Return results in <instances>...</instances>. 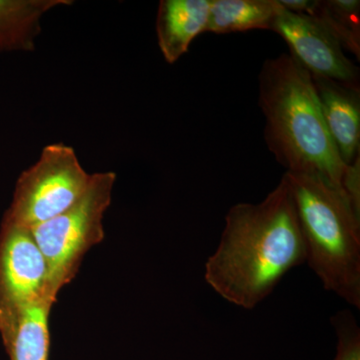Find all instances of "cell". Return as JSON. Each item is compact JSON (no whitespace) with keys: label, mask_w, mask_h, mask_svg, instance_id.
<instances>
[{"label":"cell","mask_w":360,"mask_h":360,"mask_svg":"<svg viewBox=\"0 0 360 360\" xmlns=\"http://www.w3.org/2000/svg\"><path fill=\"white\" fill-rule=\"evenodd\" d=\"M305 262L302 227L283 176L260 202L231 206L219 245L206 262L205 278L226 302L253 309L288 271Z\"/></svg>","instance_id":"1"},{"label":"cell","mask_w":360,"mask_h":360,"mask_svg":"<svg viewBox=\"0 0 360 360\" xmlns=\"http://www.w3.org/2000/svg\"><path fill=\"white\" fill-rule=\"evenodd\" d=\"M258 103L265 141L286 172L315 175L343 191L347 165L326 127L311 75L290 53L264 61Z\"/></svg>","instance_id":"2"},{"label":"cell","mask_w":360,"mask_h":360,"mask_svg":"<svg viewBox=\"0 0 360 360\" xmlns=\"http://www.w3.org/2000/svg\"><path fill=\"white\" fill-rule=\"evenodd\" d=\"M304 238L307 264L326 290L360 309V210L315 175L285 172Z\"/></svg>","instance_id":"3"},{"label":"cell","mask_w":360,"mask_h":360,"mask_svg":"<svg viewBox=\"0 0 360 360\" xmlns=\"http://www.w3.org/2000/svg\"><path fill=\"white\" fill-rule=\"evenodd\" d=\"M115 181L112 172L91 174L89 188L75 205L30 229L46 262L45 296L51 302L77 276L85 253L103 240L104 213L110 207Z\"/></svg>","instance_id":"4"},{"label":"cell","mask_w":360,"mask_h":360,"mask_svg":"<svg viewBox=\"0 0 360 360\" xmlns=\"http://www.w3.org/2000/svg\"><path fill=\"white\" fill-rule=\"evenodd\" d=\"M90 179L71 146H45L39 160L18 177L1 224L32 229L58 217L84 195Z\"/></svg>","instance_id":"5"},{"label":"cell","mask_w":360,"mask_h":360,"mask_svg":"<svg viewBox=\"0 0 360 360\" xmlns=\"http://www.w3.org/2000/svg\"><path fill=\"white\" fill-rule=\"evenodd\" d=\"M271 30L283 37L291 56L311 77L328 78L360 89L359 68L345 56L338 40L319 21L283 7Z\"/></svg>","instance_id":"6"},{"label":"cell","mask_w":360,"mask_h":360,"mask_svg":"<svg viewBox=\"0 0 360 360\" xmlns=\"http://www.w3.org/2000/svg\"><path fill=\"white\" fill-rule=\"evenodd\" d=\"M46 281V262L32 231L1 224L0 314L47 300Z\"/></svg>","instance_id":"7"},{"label":"cell","mask_w":360,"mask_h":360,"mask_svg":"<svg viewBox=\"0 0 360 360\" xmlns=\"http://www.w3.org/2000/svg\"><path fill=\"white\" fill-rule=\"evenodd\" d=\"M311 77L329 134L341 160L350 165L360 156V89Z\"/></svg>","instance_id":"8"},{"label":"cell","mask_w":360,"mask_h":360,"mask_svg":"<svg viewBox=\"0 0 360 360\" xmlns=\"http://www.w3.org/2000/svg\"><path fill=\"white\" fill-rule=\"evenodd\" d=\"M212 0H162L156 16L158 46L169 65L188 51L194 39L206 32Z\"/></svg>","instance_id":"9"},{"label":"cell","mask_w":360,"mask_h":360,"mask_svg":"<svg viewBox=\"0 0 360 360\" xmlns=\"http://www.w3.org/2000/svg\"><path fill=\"white\" fill-rule=\"evenodd\" d=\"M51 302L41 300L0 314V335L11 360H49Z\"/></svg>","instance_id":"10"},{"label":"cell","mask_w":360,"mask_h":360,"mask_svg":"<svg viewBox=\"0 0 360 360\" xmlns=\"http://www.w3.org/2000/svg\"><path fill=\"white\" fill-rule=\"evenodd\" d=\"M71 0H0V52L35 51L41 18Z\"/></svg>","instance_id":"11"},{"label":"cell","mask_w":360,"mask_h":360,"mask_svg":"<svg viewBox=\"0 0 360 360\" xmlns=\"http://www.w3.org/2000/svg\"><path fill=\"white\" fill-rule=\"evenodd\" d=\"M281 8L278 0H212L206 32L271 30Z\"/></svg>","instance_id":"12"},{"label":"cell","mask_w":360,"mask_h":360,"mask_svg":"<svg viewBox=\"0 0 360 360\" xmlns=\"http://www.w3.org/2000/svg\"><path fill=\"white\" fill-rule=\"evenodd\" d=\"M360 1L359 0H311L307 13L319 21L343 49L360 58Z\"/></svg>","instance_id":"13"},{"label":"cell","mask_w":360,"mask_h":360,"mask_svg":"<svg viewBox=\"0 0 360 360\" xmlns=\"http://www.w3.org/2000/svg\"><path fill=\"white\" fill-rule=\"evenodd\" d=\"M331 322L338 340V352L333 360H360V329L352 312H338Z\"/></svg>","instance_id":"14"},{"label":"cell","mask_w":360,"mask_h":360,"mask_svg":"<svg viewBox=\"0 0 360 360\" xmlns=\"http://www.w3.org/2000/svg\"><path fill=\"white\" fill-rule=\"evenodd\" d=\"M342 187L352 205L360 210V156L354 161V163L347 165V172L343 177Z\"/></svg>","instance_id":"15"}]
</instances>
